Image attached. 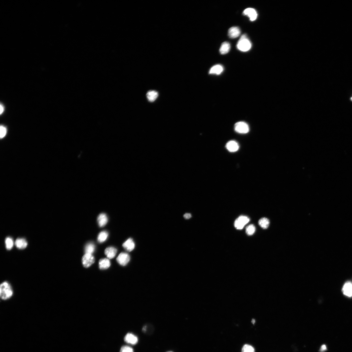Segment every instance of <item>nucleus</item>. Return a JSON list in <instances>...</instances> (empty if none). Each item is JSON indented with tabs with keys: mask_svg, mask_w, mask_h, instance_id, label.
Returning a JSON list of instances; mask_svg holds the SVG:
<instances>
[{
	"mask_svg": "<svg viewBox=\"0 0 352 352\" xmlns=\"http://www.w3.org/2000/svg\"><path fill=\"white\" fill-rule=\"evenodd\" d=\"M13 290L11 285L7 282L2 283L0 287V296L3 300L10 298L12 296Z\"/></svg>",
	"mask_w": 352,
	"mask_h": 352,
	"instance_id": "nucleus-1",
	"label": "nucleus"
},
{
	"mask_svg": "<svg viewBox=\"0 0 352 352\" xmlns=\"http://www.w3.org/2000/svg\"><path fill=\"white\" fill-rule=\"evenodd\" d=\"M238 49L242 52H247L251 48V44L246 34L243 35L238 41L237 45Z\"/></svg>",
	"mask_w": 352,
	"mask_h": 352,
	"instance_id": "nucleus-2",
	"label": "nucleus"
},
{
	"mask_svg": "<svg viewBox=\"0 0 352 352\" xmlns=\"http://www.w3.org/2000/svg\"><path fill=\"white\" fill-rule=\"evenodd\" d=\"M235 130L236 132L242 134L248 133L250 130L249 127L245 122L241 121L236 123L234 126Z\"/></svg>",
	"mask_w": 352,
	"mask_h": 352,
	"instance_id": "nucleus-3",
	"label": "nucleus"
},
{
	"mask_svg": "<svg viewBox=\"0 0 352 352\" xmlns=\"http://www.w3.org/2000/svg\"><path fill=\"white\" fill-rule=\"evenodd\" d=\"M250 220V219L245 216L241 215L238 217L234 222V226L237 229H241Z\"/></svg>",
	"mask_w": 352,
	"mask_h": 352,
	"instance_id": "nucleus-4",
	"label": "nucleus"
},
{
	"mask_svg": "<svg viewBox=\"0 0 352 352\" xmlns=\"http://www.w3.org/2000/svg\"><path fill=\"white\" fill-rule=\"evenodd\" d=\"M94 262V257L91 254H85L82 257V264L84 267L86 268H88Z\"/></svg>",
	"mask_w": 352,
	"mask_h": 352,
	"instance_id": "nucleus-5",
	"label": "nucleus"
},
{
	"mask_svg": "<svg viewBox=\"0 0 352 352\" xmlns=\"http://www.w3.org/2000/svg\"><path fill=\"white\" fill-rule=\"evenodd\" d=\"M130 260V255L127 253L122 252L116 259L117 262L122 266L127 265Z\"/></svg>",
	"mask_w": 352,
	"mask_h": 352,
	"instance_id": "nucleus-6",
	"label": "nucleus"
},
{
	"mask_svg": "<svg viewBox=\"0 0 352 352\" xmlns=\"http://www.w3.org/2000/svg\"><path fill=\"white\" fill-rule=\"evenodd\" d=\"M342 292L346 296L352 297V283L350 281L347 282L342 289Z\"/></svg>",
	"mask_w": 352,
	"mask_h": 352,
	"instance_id": "nucleus-7",
	"label": "nucleus"
},
{
	"mask_svg": "<svg viewBox=\"0 0 352 352\" xmlns=\"http://www.w3.org/2000/svg\"><path fill=\"white\" fill-rule=\"evenodd\" d=\"M244 15L247 16L250 18V20L251 21H254L257 18V14L254 9L252 8H248L245 9L243 12Z\"/></svg>",
	"mask_w": 352,
	"mask_h": 352,
	"instance_id": "nucleus-8",
	"label": "nucleus"
},
{
	"mask_svg": "<svg viewBox=\"0 0 352 352\" xmlns=\"http://www.w3.org/2000/svg\"><path fill=\"white\" fill-rule=\"evenodd\" d=\"M241 31L239 28L237 27H232L229 29L228 35L230 38L234 39L240 36Z\"/></svg>",
	"mask_w": 352,
	"mask_h": 352,
	"instance_id": "nucleus-9",
	"label": "nucleus"
},
{
	"mask_svg": "<svg viewBox=\"0 0 352 352\" xmlns=\"http://www.w3.org/2000/svg\"><path fill=\"white\" fill-rule=\"evenodd\" d=\"M124 340L127 343L132 345L137 344L138 342V338L131 333H128L126 334L124 337Z\"/></svg>",
	"mask_w": 352,
	"mask_h": 352,
	"instance_id": "nucleus-10",
	"label": "nucleus"
},
{
	"mask_svg": "<svg viewBox=\"0 0 352 352\" xmlns=\"http://www.w3.org/2000/svg\"><path fill=\"white\" fill-rule=\"evenodd\" d=\"M125 249L129 252L132 251L135 248V243L132 238H130L123 245Z\"/></svg>",
	"mask_w": 352,
	"mask_h": 352,
	"instance_id": "nucleus-11",
	"label": "nucleus"
},
{
	"mask_svg": "<svg viewBox=\"0 0 352 352\" xmlns=\"http://www.w3.org/2000/svg\"><path fill=\"white\" fill-rule=\"evenodd\" d=\"M226 147L229 151L232 152L237 151L239 148L238 144L233 140L229 141L226 144Z\"/></svg>",
	"mask_w": 352,
	"mask_h": 352,
	"instance_id": "nucleus-12",
	"label": "nucleus"
},
{
	"mask_svg": "<svg viewBox=\"0 0 352 352\" xmlns=\"http://www.w3.org/2000/svg\"><path fill=\"white\" fill-rule=\"evenodd\" d=\"M117 252L116 249L113 247H108L105 250V254L109 259H113L116 256Z\"/></svg>",
	"mask_w": 352,
	"mask_h": 352,
	"instance_id": "nucleus-13",
	"label": "nucleus"
},
{
	"mask_svg": "<svg viewBox=\"0 0 352 352\" xmlns=\"http://www.w3.org/2000/svg\"><path fill=\"white\" fill-rule=\"evenodd\" d=\"M108 219L107 215L105 213L101 214L98 216L97 221L100 227H104L107 224Z\"/></svg>",
	"mask_w": 352,
	"mask_h": 352,
	"instance_id": "nucleus-14",
	"label": "nucleus"
},
{
	"mask_svg": "<svg viewBox=\"0 0 352 352\" xmlns=\"http://www.w3.org/2000/svg\"><path fill=\"white\" fill-rule=\"evenodd\" d=\"M223 67L222 65L219 64L214 66L210 70L209 73L219 75L223 71Z\"/></svg>",
	"mask_w": 352,
	"mask_h": 352,
	"instance_id": "nucleus-15",
	"label": "nucleus"
},
{
	"mask_svg": "<svg viewBox=\"0 0 352 352\" xmlns=\"http://www.w3.org/2000/svg\"><path fill=\"white\" fill-rule=\"evenodd\" d=\"M111 265L110 260L107 258L101 259L99 261V267L101 270H105L108 268Z\"/></svg>",
	"mask_w": 352,
	"mask_h": 352,
	"instance_id": "nucleus-16",
	"label": "nucleus"
},
{
	"mask_svg": "<svg viewBox=\"0 0 352 352\" xmlns=\"http://www.w3.org/2000/svg\"><path fill=\"white\" fill-rule=\"evenodd\" d=\"M231 48L230 44L228 42H223L222 44L219 49L220 54L225 55L228 53Z\"/></svg>",
	"mask_w": 352,
	"mask_h": 352,
	"instance_id": "nucleus-17",
	"label": "nucleus"
},
{
	"mask_svg": "<svg viewBox=\"0 0 352 352\" xmlns=\"http://www.w3.org/2000/svg\"><path fill=\"white\" fill-rule=\"evenodd\" d=\"M15 245L20 249H23L27 247V243L24 239L18 238L15 242Z\"/></svg>",
	"mask_w": 352,
	"mask_h": 352,
	"instance_id": "nucleus-18",
	"label": "nucleus"
},
{
	"mask_svg": "<svg viewBox=\"0 0 352 352\" xmlns=\"http://www.w3.org/2000/svg\"><path fill=\"white\" fill-rule=\"evenodd\" d=\"M158 92L155 91H149L147 94V97L148 101L151 102L154 101L158 96Z\"/></svg>",
	"mask_w": 352,
	"mask_h": 352,
	"instance_id": "nucleus-19",
	"label": "nucleus"
},
{
	"mask_svg": "<svg viewBox=\"0 0 352 352\" xmlns=\"http://www.w3.org/2000/svg\"><path fill=\"white\" fill-rule=\"evenodd\" d=\"M95 247L92 243H89L87 244L84 248V252L86 254H92L95 251Z\"/></svg>",
	"mask_w": 352,
	"mask_h": 352,
	"instance_id": "nucleus-20",
	"label": "nucleus"
},
{
	"mask_svg": "<svg viewBox=\"0 0 352 352\" xmlns=\"http://www.w3.org/2000/svg\"><path fill=\"white\" fill-rule=\"evenodd\" d=\"M258 223L260 226L263 229H267L269 225L270 222L269 220L266 218H263L260 219Z\"/></svg>",
	"mask_w": 352,
	"mask_h": 352,
	"instance_id": "nucleus-21",
	"label": "nucleus"
},
{
	"mask_svg": "<svg viewBox=\"0 0 352 352\" xmlns=\"http://www.w3.org/2000/svg\"><path fill=\"white\" fill-rule=\"evenodd\" d=\"M108 236V233L106 231H104L101 232L98 237V241L100 243H102L104 242L107 239Z\"/></svg>",
	"mask_w": 352,
	"mask_h": 352,
	"instance_id": "nucleus-22",
	"label": "nucleus"
},
{
	"mask_svg": "<svg viewBox=\"0 0 352 352\" xmlns=\"http://www.w3.org/2000/svg\"><path fill=\"white\" fill-rule=\"evenodd\" d=\"M5 244L7 249L8 250H11L13 245L12 239L11 237H7L5 239Z\"/></svg>",
	"mask_w": 352,
	"mask_h": 352,
	"instance_id": "nucleus-23",
	"label": "nucleus"
},
{
	"mask_svg": "<svg viewBox=\"0 0 352 352\" xmlns=\"http://www.w3.org/2000/svg\"><path fill=\"white\" fill-rule=\"evenodd\" d=\"M256 228L254 225L251 224L249 225L246 229V233L248 236H251L254 233Z\"/></svg>",
	"mask_w": 352,
	"mask_h": 352,
	"instance_id": "nucleus-24",
	"label": "nucleus"
},
{
	"mask_svg": "<svg viewBox=\"0 0 352 352\" xmlns=\"http://www.w3.org/2000/svg\"><path fill=\"white\" fill-rule=\"evenodd\" d=\"M242 352H255V350L251 346L246 344L243 347Z\"/></svg>",
	"mask_w": 352,
	"mask_h": 352,
	"instance_id": "nucleus-25",
	"label": "nucleus"
},
{
	"mask_svg": "<svg viewBox=\"0 0 352 352\" xmlns=\"http://www.w3.org/2000/svg\"><path fill=\"white\" fill-rule=\"evenodd\" d=\"M120 352H133L132 348L128 346H124L121 348Z\"/></svg>",
	"mask_w": 352,
	"mask_h": 352,
	"instance_id": "nucleus-26",
	"label": "nucleus"
},
{
	"mask_svg": "<svg viewBox=\"0 0 352 352\" xmlns=\"http://www.w3.org/2000/svg\"><path fill=\"white\" fill-rule=\"evenodd\" d=\"M0 130H0L1 131L0 137H1V138H2L5 136L7 133V129L4 126H1V128H0Z\"/></svg>",
	"mask_w": 352,
	"mask_h": 352,
	"instance_id": "nucleus-27",
	"label": "nucleus"
},
{
	"mask_svg": "<svg viewBox=\"0 0 352 352\" xmlns=\"http://www.w3.org/2000/svg\"><path fill=\"white\" fill-rule=\"evenodd\" d=\"M184 218L186 219H189L191 217V214L189 213H186L184 215Z\"/></svg>",
	"mask_w": 352,
	"mask_h": 352,
	"instance_id": "nucleus-28",
	"label": "nucleus"
},
{
	"mask_svg": "<svg viewBox=\"0 0 352 352\" xmlns=\"http://www.w3.org/2000/svg\"><path fill=\"white\" fill-rule=\"evenodd\" d=\"M326 349H327V348H326V346L325 345H323L321 347V348L320 349V351L321 352L324 351L325 350H326Z\"/></svg>",
	"mask_w": 352,
	"mask_h": 352,
	"instance_id": "nucleus-29",
	"label": "nucleus"
},
{
	"mask_svg": "<svg viewBox=\"0 0 352 352\" xmlns=\"http://www.w3.org/2000/svg\"><path fill=\"white\" fill-rule=\"evenodd\" d=\"M0 109H1V111H0V113H1V115L3 113L4 110V107L2 104L1 105V108H0Z\"/></svg>",
	"mask_w": 352,
	"mask_h": 352,
	"instance_id": "nucleus-30",
	"label": "nucleus"
},
{
	"mask_svg": "<svg viewBox=\"0 0 352 352\" xmlns=\"http://www.w3.org/2000/svg\"><path fill=\"white\" fill-rule=\"evenodd\" d=\"M252 323L253 324H254V323L255 322V320H254V319H252Z\"/></svg>",
	"mask_w": 352,
	"mask_h": 352,
	"instance_id": "nucleus-31",
	"label": "nucleus"
},
{
	"mask_svg": "<svg viewBox=\"0 0 352 352\" xmlns=\"http://www.w3.org/2000/svg\"><path fill=\"white\" fill-rule=\"evenodd\" d=\"M350 99H351V101H352V97Z\"/></svg>",
	"mask_w": 352,
	"mask_h": 352,
	"instance_id": "nucleus-32",
	"label": "nucleus"
},
{
	"mask_svg": "<svg viewBox=\"0 0 352 352\" xmlns=\"http://www.w3.org/2000/svg\"></svg>",
	"mask_w": 352,
	"mask_h": 352,
	"instance_id": "nucleus-33",
	"label": "nucleus"
}]
</instances>
